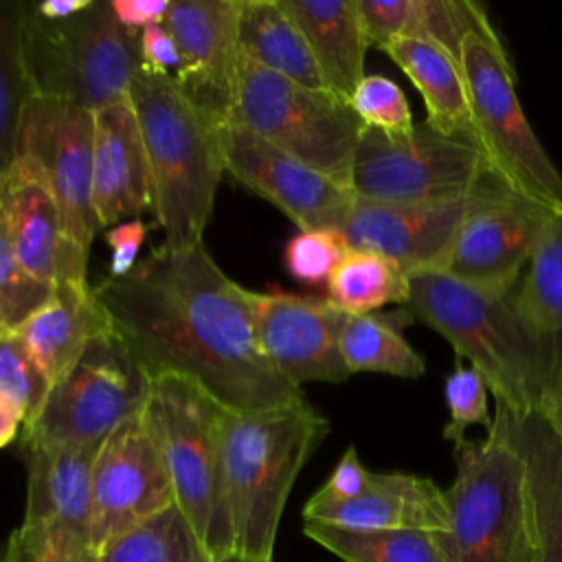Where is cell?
<instances>
[{"label":"cell","instance_id":"6da1fadb","mask_svg":"<svg viewBox=\"0 0 562 562\" xmlns=\"http://www.w3.org/2000/svg\"><path fill=\"white\" fill-rule=\"evenodd\" d=\"M94 294L149 378L187 375L231 411L277 408L305 397L261 353L250 290L204 244L160 246Z\"/></svg>","mask_w":562,"mask_h":562},{"label":"cell","instance_id":"7a4b0ae2","mask_svg":"<svg viewBox=\"0 0 562 562\" xmlns=\"http://www.w3.org/2000/svg\"><path fill=\"white\" fill-rule=\"evenodd\" d=\"M402 310L481 373L494 402L512 413L547 415L562 386V338L542 329L518 288L485 290L441 270L411 274Z\"/></svg>","mask_w":562,"mask_h":562},{"label":"cell","instance_id":"3957f363","mask_svg":"<svg viewBox=\"0 0 562 562\" xmlns=\"http://www.w3.org/2000/svg\"><path fill=\"white\" fill-rule=\"evenodd\" d=\"M329 432L307 397L263 411L224 408L220 457L235 553L272 562L285 501Z\"/></svg>","mask_w":562,"mask_h":562},{"label":"cell","instance_id":"277c9868","mask_svg":"<svg viewBox=\"0 0 562 562\" xmlns=\"http://www.w3.org/2000/svg\"><path fill=\"white\" fill-rule=\"evenodd\" d=\"M149 169L151 211L167 248L202 241L222 182L220 125L202 114L171 75L140 70L130 88Z\"/></svg>","mask_w":562,"mask_h":562},{"label":"cell","instance_id":"5b68a950","mask_svg":"<svg viewBox=\"0 0 562 562\" xmlns=\"http://www.w3.org/2000/svg\"><path fill=\"white\" fill-rule=\"evenodd\" d=\"M454 465L450 529L437 533L446 562H538L525 468L494 417L481 441L454 443Z\"/></svg>","mask_w":562,"mask_h":562},{"label":"cell","instance_id":"8992f818","mask_svg":"<svg viewBox=\"0 0 562 562\" xmlns=\"http://www.w3.org/2000/svg\"><path fill=\"white\" fill-rule=\"evenodd\" d=\"M224 408L187 375L149 378L145 413L167 465L173 503L193 527L211 562L235 553L220 457Z\"/></svg>","mask_w":562,"mask_h":562},{"label":"cell","instance_id":"52a82bcc","mask_svg":"<svg viewBox=\"0 0 562 562\" xmlns=\"http://www.w3.org/2000/svg\"><path fill=\"white\" fill-rule=\"evenodd\" d=\"M138 35L116 22L108 0L66 20L42 18L26 4L24 61L33 94L92 112L130 97L143 70Z\"/></svg>","mask_w":562,"mask_h":562},{"label":"cell","instance_id":"ba28073f","mask_svg":"<svg viewBox=\"0 0 562 562\" xmlns=\"http://www.w3.org/2000/svg\"><path fill=\"white\" fill-rule=\"evenodd\" d=\"M233 123L351 189L364 123L329 90H310L239 57Z\"/></svg>","mask_w":562,"mask_h":562},{"label":"cell","instance_id":"9c48e42d","mask_svg":"<svg viewBox=\"0 0 562 562\" xmlns=\"http://www.w3.org/2000/svg\"><path fill=\"white\" fill-rule=\"evenodd\" d=\"M459 68L476 138L496 173L514 193L562 215V173L522 112L516 77L494 26L463 37Z\"/></svg>","mask_w":562,"mask_h":562},{"label":"cell","instance_id":"30bf717a","mask_svg":"<svg viewBox=\"0 0 562 562\" xmlns=\"http://www.w3.org/2000/svg\"><path fill=\"white\" fill-rule=\"evenodd\" d=\"M503 180L479 138L415 125L408 134L364 127L351 167V191L384 204L459 200Z\"/></svg>","mask_w":562,"mask_h":562},{"label":"cell","instance_id":"8fae6325","mask_svg":"<svg viewBox=\"0 0 562 562\" xmlns=\"http://www.w3.org/2000/svg\"><path fill=\"white\" fill-rule=\"evenodd\" d=\"M149 395V375L110 327L94 336L72 369L50 386L37 417L22 428V448H99Z\"/></svg>","mask_w":562,"mask_h":562},{"label":"cell","instance_id":"7c38bea8","mask_svg":"<svg viewBox=\"0 0 562 562\" xmlns=\"http://www.w3.org/2000/svg\"><path fill=\"white\" fill-rule=\"evenodd\" d=\"M92 110L55 97H29L15 154L37 165L55 198L64 237L83 255L101 228L92 204Z\"/></svg>","mask_w":562,"mask_h":562},{"label":"cell","instance_id":"4fadbf2b","mask_svg":"<svg viewBox=\"0 0 562 562\" xmlns=\"http://www.w3.org/2000/svg\"><path fill=\"white\" fill-rule=\"evenodd\" d=\"M173 505V487L145 406L112 430L92 463L90 549Z\"/></svg>","mask_w":562,"mask_h":562},{"label":"cell","instance_id":"5bb4252c","mask_svg":"<svg viewBox=\"0 0 562 562\" xmlns=\"http://www.w3.org/2000/svg\"><path fill=\"white\" fill-rule=\"evenodd\" d=\"M496 180L474 195L428 204H384L356 195L342 224L349 250H364L397 263L408 277L415 272L443 270L457 233L479 200Z\"/></svg>","mask_w":562,"mask_h":562},{"label":"cell","instance_id":"9a60e30c","mask_svg":"<svg viewBox=\"0 0 562 562\" xmlns=\"http://www.w3.org/2000/svg\"><path fill=\"white\" fill-rule=\"evenodd\" d=\"M224 169L301 231L340 228L356 193L237 123L220 125Z\"/></svg>","mask_w":562,"mask_h":562},{"label":"cell","instance_id":"2e32d148","mask_svg":"<svg viewBox=\"0 0 562 562\" xmlns=\"http://www.w3.org/2000/svg\"><path fill=\"white\" fill-rule=\"evenodd\" d=\"M255 334L266 360L294 386L340 384L351 373L340 353L349 314L327 299L281 290L250 292Z\"/></svg>","mask_w":562,"mask_h":562},{"label":"cell","instance_id":"e0dca14e","mask_svg":"<svg viewBox=\"0 0 562 562\" xmlns=\"http://www.w3.org/2000/svg\"><path fill=\"white\" fill-rule=\"evenodd\" d=\"M241 0H171L165 26L173 35L182 94L213 123H231L239 68Z\"/></svg>","mask_w":562,"mask_h":562},{"label":"cell","instance_id":"ac0fdd59","mask_svg":"<svg viewBox=\"0 0 562 562\" xmlns=\"http://www.w3.org/2000/svg\"><path fill=\"white\" fill-rule=\"evenodd\" d=\"M551 211L507 184L487 191L461 224L441 272L485 290H512L529 263Z\"/></svg>","mask_w":562,"mask_h":562},{"label":"cell","instance_id":"d6986e66","mask_svg":"<svg viewBox=\"0 0 562 562\" xmlns=\"http://www.w3.org/2000/svg\"><path fill=\"white\" fill-rule=\"evenodd\" d=\"M0 206L15 255L37 281L48 285L88 281V255L64 237L55 198L29 156L15 154L11 169L2 178Z\"/></svg>","mask_w":562,"mask_h":562},{"label":"cell","instance_id":"ffe728a7","mask_svg":"<svg viewBox=\"0 0 562 562\" xmlns=\"http://www.w3.org/2000/svg\"><path fill=\"white\" fill-rule=\"evenodd\" d=\"M92 204L101 228L151 209L147 156L130 97L94 110Z\"/></svg>","mask_w":562,"mask_h":562},{"label":"cell","instance_id":"44dd1931","mask_svg":"<svg viewBox=\"0 0 562 562\" xmlns=\"http://www.w3.org/2000/svg\"><path fill=\"white\" fill-rule=\"evenodd\" d=\"M303 518L351 529H419L432 533L450 529L443 490L426 476L406 472H371L362 494L342 503L310 498Z\"/></svg>","mask_w":562,"mask_h":562},{"label":"cell","instance_id":"7402d4cb","mask_svg":"<svg viewBox=\"0 0 562 562\" xmlns=\"http://www.w3.org/2000/svg\"><path fill=\"white\" fill-rule=\"evenodd\" d=\"M503 426L522 461L538 562H562V439L538 413H512L494 402Z\"/></svg>","mask_w":562,"mask_h":562},{"label":"cell","instance_id":"603a6c76","mask_svg":"<svg viewBox=\"0 0 562 562\" xmlns=\"http://www.w3.org/2000/svg\"><path fill=\"white\" fill-rule=\"evenodd\" d=\"M99 448L29 446L24 525L59 527L90 544L92 463Z\"/></svg>","mask_w":562,"mask_h":562},{"label":"cell","instance_id":"cb8c5ba5","mask_svg":"<svg viewBox=\"0 0 562 562\" xmlns=\"http://www.w3.org/2000/svg\"><path fill=\"white\" fill-rule=\"evenodd\" d=\"M110 329V321L88 281H61L50 299L15 331L50 386L81 358L88 342Z\"/></svg>","mask_w":562,"mask_h":562},{"label":"cell","instance_id":"d4e9b609","mask_svg":"<svg viewBox=\"0 0 562 562\" xmlns=\"http://www.w3.org/2000/svg\"><path fill=\"white\" fill-rule=\"evenodd\" d=\"M369 46L384 48L391 40H426L459 59L468 33L492 26L474 0H358Z\"/></svg>","mask_w":562,"mask_h":562},{"label":"cell","instance_id":"484cf974","mask_svg":"<svg viewBox=\"0 0 562 562\" xmlns=\"http://www.w3.org/2000/svg\"><path fill=\"white\" fill-rule=\"evenodd\" d=\"M283 4L303 31L329 92L349 103L364 77L369 50L358 0H283Z\"/></svg>","mask_w":562,"mask_h":562},{"label":"cell","instance_id":"4316f807","mask_svg":"<svg viewBox=\"0 0 562 562\" xmlns=\"http://www.w3.org/2000/svg\"><path fill=\"white\" fill-rule=\"evenodd\" d=\"M382 53L404 70L422 94L428 125L443 134H468L476 138L468 90L457 57L432 42L413 37L391 40Z\"/></svg>","mask_w":562,"mask_h":562},{"label":"cell","instance_id":"83f0119b","mask_svg":"<svg viewBox=\"0 0 562 562\" xmlns=\"http://www.w3.org/2000/svg\"><path fill=\"white\" fill-rule=\"evenodd\" d=\"M239 50L310 90H329L312 48L283 0H241Z\"/></svg>","mask_w":562,"mask_h":562},{"label":"cell","instance_id":"f1b7e54d","mask_svg":"<svg viewBox=\"0 0 562 562\" xmlns=\"http://www.w3.org/2000/svg\"><path fill=\"white\" fill-rule=\"evenodd\" d=\"M413 318L404 312L349 314L340 334V353L349 373L371 371L395 378H422L426 360L402 336Z\"/></svg>","mask_w":562,"mask_h":562},{"label":"cell","instance_id":"f546056e","mask_svg":"<svg viewBox=\"0 0 562 562\" xmlns=\"http://www.w3.org/2000/svg\"><path fill=\"white\" fill-rule=\"evenodd\" d=\"M303 531L345 562H446L432 531L351 529L318 520H305Z\"/></svg>","mask_w":562,"mask_h":562},{"label":"cell","instance_id":"4dcf8cb0","mask_svg":"<svg viewBox=\"0 0 562 562\" xmlns=\"http://www.w3.org/2000/svg\"><path fill=\"white\" fill-rule=\"evenodd\" d=\"M325 288L327 301L345 314H373L384 305H406L411 277L386 257L349 250Z\"/></svg>","mask_w":562,"mask_h":562},{"label":"cell","instance_id":"1f68e13d","mask_svg":"<svg viewBox=\"0 0 562 562\" xmlns=\"http://www.w3.org/2000/svg\"><path fill=\"white\" fill-rule=\"evenodd\" d=\"M94 562H211L193 527L173 503L108 540Z\"/></svg>","mask_w":562,"mask_h":562},{"label":"cell","instance_id":"d6a6232c","mask_svg":"<svg viewBox=\"0 0 562 562\" xmlns=\"http://www.w3.org/2000/svg\"><path fill=\"white\" fill-rule=\"evenodd\" d=\"M26 2L0 0V178L15 160L24 105L33 94L24 61Z\"/></svg>","mask_w":562,"mask_h":562},{"label":"cell","instance_id":"836d02e7","mask_svg":"<svg viewBox=\"0 0 562 562\" xmlns=\"http://www.w3.org/2000/svg\"><path fill=\"white\" fill-rule=\"evenodd\" d=\"M516 288L536 323L562 338V215L547 217Z\"/></svg>","mask_w":562,"mask_h":562},{"label":"cell","instance_id":"e575fe53","mask_svg":"<svg viewBox=\"0 0 562 562\" xmlns=\"http://www.w3.org/2000/svg\"><path fill=\"white\" fill-rule=\"evenodd\" d=\"M55 285L37 281L18 259L0 206V331H15L53 294Z\"/></svg>","mask_w":562,"mask_h":562},{"label":"cell","instance_id":"d590c367","mask_svg":"<svg viewBox=\"0 0 562 562\" xmlns=\"http://www.w3.org/2000/svg\"><path fill=\"white\" fill-rule=\"evenodd\" d=\"M48 393L50 382L18 331H0V395L24 415V426L37 417Z\"/></svg>","mask_w":562,"mask_h":562},{"label":"cell","instance_id":"8d00e7d4","mask_svg":"<svg viewBox=\"0 0 562 562\" xmlns=\"http://www.w3.org/2000/svg\"><path fill=\"white\" fill-rule=\"evenodd\" d=\"M349 252L345 235L336 228L299 231L283 250L288 274L303 285H327L331 272Z\"/></svg>","mask_w":562,"mask_h":562},{"label":"cell","instance_id":"74e56055","mask_svg":"<svg viewBox=\"0 0 562 562\" xmlns=\"http://www.w3.org/2000/svg\"><path fill=\"white\" fill-rule=\"evenodd\" d=\"M0 562H94V551L66 529L22 522L9 533Z\"/></svg>","mask_w":562,"mask_h":562},{"label":"cell","instance_id":"f35d334b","mask_svg":"<svg viewBox=\"0 0 562 562\" xmlns=\"http://www.w3.org/2000/svg\"><path fill=\"white\" fill-rule=\"evenodd\" d=\"M349 105L364 127L395 136L415 130L413 112L402 88L384 75H364L353 90Z\"/></svg>","mask_w":562,"mask_h":562},{"label":"cell","instance_id":"ab89813d","mask_svg":"<svg viewBox=\"0 0 562 562\" xmlns=\"http://www.w3.org/2000/svg\"><path fill=\"white\" fill-rule=\"evenodd\" d=\"M487 384L479 371L465 367L457 360L452 373L446 378L443 397L448 406V424L443 428V439L459 443L465 439V430L470 426H492V417L487 411Z\"/></svg>","mask_w":562,"mask_h":562},{"label":"cell","instance_id":"60d3db41","mask_svg":"<svg viewBox=\"0 0 562 562\" xmlns=\"http://www.w3.org/2000/svg\"><path fill=\"white\" fill-rule=\"evenodd\" d=\"M371 476V470H367L356 452L353 446L345 450L340 461L336 463L334 472L329 474L327 483L312 496V501L318 503H342L349 498H356L362 494Z\"/></svg>","mask_w":562,"mask_h":562},{"label":"cell","instance_id":"b9f144b4","mask_svg":"<svg viewBox=\"0 0 562 562\" xmlns=\"http://www.w3.org/2000/svg\"><path fill=\"white\" fill-rule=\"evenodd\" d=\"M147 237V224L138 217L123 220L108 228L105 241L110 246V277L121 279L138 263V250Z\"/></svg>","mask_w":562,"mask_h":562},{"label":"cell","instance_id":"7bdbcfd3","mask_svg":"<svg viewBox=\"0 0 562 562\" xmlns=\"http://www.w3.org/2000/svg\"><path fill=\"white\" fill-rule=\"evenodd\" d=\"M140 48V66L154 75H169V70H178L180 53L173 35L165 24H154L140 31L138 35Z\"/></svg>","mask_w":562,"mask_h":562},{"label":"cell","instance_id":"ee69618b","mask_svg":"<svg viewBox=\"0 0 562 562\" xmlns=\"http://www.w3.org/2000/svg\"><path fill=\"white\" fill-rule=\"evenodd\" d=\"M116 22L134 33L147 26L165 24L171 0H108Z\"/></svg>","mask_w":562,"mask_h":562},{"label":"cell","instance_id":"f6af8a7d","mask_svg":"<svg viewBox=\"0 0 562 562\" xmlns=\"http://www.w3.org/2000/svg\"><path fill=\"white\" fill-rule=\"evenodd\" d=\"M94 0H44V2H35L31 4L35 13H40L42 18L48 20H66L72 18L81 11H86Z\"/></svg>","mask_w":562,"mask_h":562},{"label":"cell","instance_id":"bcb514c9","mask_svg":"<svg viewBox=\"0 0 562 562\" xmlns=\"http://www.w3.org/2000/svg\"><path fill=\"white\" fill-rule=\"evenodd\" d=\"M20 428H24V415L0 395V448L13 441Z\"/></svg>","mask_w":562,"mask_h":562},{"label":"cell","instance_id":"7dc6e473","mask_svg":"<svg viewBox=\"0 0 562 562\" xmlns=\"http://www.w3.org/2000/svg\"><path fill=\"white\" fill-rule=\"evenodd\" d=\"M544 419L549 422V426L558 432V437L562 439V386H560V393L555 397V404L551 406V411L544 415Z\"/></svg>","mask_w":562,"mask_h":562},{"label":"cell","instance_id":"c3c4849f","mask_svg":"<svg viewBox=\"0 0 562 562\" xmlns=\"http://www.w3.org/2000/svg\"><path fill=\"white\" fill-rule=\"evenodd\" d=\"M213 562H259V560H252V558H246V555H239V553H228L220 560H213Z\"/></svg>","mask_w":562,"mask_h":562},{"label":"cell","instance_id":"681fc988","mask_svg":"<svg viewBox=\"0 0 562 562\" xmlns=\"http://www.w3.org/2000/svg\"><path fill=\"white\" fill-rule=\"evenodd\" d=\"M0 189H2V178H0Z\"/></svg>","mask_w":562,"mask_h":562}]
</instances>
